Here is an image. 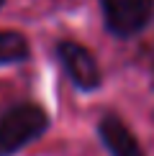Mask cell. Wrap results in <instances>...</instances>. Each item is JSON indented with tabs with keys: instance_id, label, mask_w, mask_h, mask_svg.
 <instances>
[{
	"instance_id": "1",
	"label": "cell",
	"mask_w": 154,
	"mask_h": 156,
	"mask_svg": "<svg viewBox=\"0 0 154 156\" xmlns=\"http://www.w3.org/2000/svg\"><path fill=\"white\" fill-rule=\"evenodd\" d=\"M46 128V113L36 105H16L0 118V156L23 148Z\"/></svg>"
},
{
	"instance_id": "2",
	"label": "cell",
	"mask_w": 154,
	"mask_h": 156,
	"mask_svg": "<svg viewBox=\"0 0 154 156\" xmlns=\"http://www.w3.org/2000/svg\"><path fill=\"white\" fill-rule=\"evenodd\" d=\"M105 23L118 36H134L149 23L154 0H100Z\"/></svg>"
},
{
	"instance_id": "3",
	"label": "cell",
	"mask_w": 154,
	"mask_h": 156,
	"mask_svg": "<svg viewBox=\"0 0 154 156\" xmlns=\"http://www.w3.org/2000/svg\"><path fill=\"white\" fill-rule=\"evenodd\" d=\"M59 59L67 69V74L72 77V82L82 90H93L100 84V69H98V62L93 59V54L80 46V44H72V41H64L59 44Z\"/></svg>"
},
{
	"instance_id": "4",
	"label": "cell",
	"mask_w": 154,
	"mask_h": 156,
	"mask_svg": "<svg viewBox=\"0 0 154 156\" xmlns=\"http://www.w3.org/2000/svg\"><path fill=\"white\" fill-rule=\"evenodd\" d=\"M100 138H103L105 148L113 156H144V151H141V146L136 144V138L131 136V131H128L118 118H113V115L103 118Z\"/></svg>"
},
{
	"instance_id": "5",
	"label": "cell",
	"mask_w": 154,
	"mask_h": 156,
	"mask_svg": "<svg viewBox=\"0 0 154 156\" xmlns=\"http://www.w3.org/2000/svg\"><path fill=\"white\" fill-rule=\"evenodd\" d=\"M28 54L26 46V38L21 34H13V31H0V64H13L21 62Z\"/></svg>"
},
{
	"instance_id": "6",
	"label": "cell",
	"mask_w": 154,
	"mask_h": 156,
	"mask_svg": "<svg viewBox=\"0 0 154 156\" xmlns=\"http://www.w3.org/2000/svg\"><path fill=\"white\" fill-rule=\"evenodd\" d=\"M0 3H3V0H0Z\"/></svg>"
}]
</instances>
